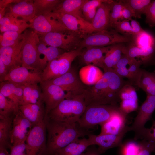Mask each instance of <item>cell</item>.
I'll use <instances>...</instances> for the list:
<instances>
[{
	"instance_id": "obj_50",
	"label": "cell",
	"mask_w": 155,
	"mask_h": 155,
	"mask_svg": "<svg viewBox=\"0 0 155 155\" xmlns=\"http://www.w3.org/2000/svg\"><path fill=\"white\" fill-rule=\"evenodd\" d=\"M20 0H0V19L4 17L5 13L6 8L10 4L18 2Z\"/></svg>"
},
{
	"instance_id": "obj_36",
	"label": "cell",
	"mask_w": 155,
	"mask_h": 155,
	"mask_svg": "<svg viewBox=\"0 0 155 155\" xmlns=\"http://www.w3.org/2000/svg\"><path fill=\"white\" fill-rule=\"evenodd\" d=\"M22 32L7 31L0 35V47L11 46L18 43L22 39Z\"/></svg>"
},
{
	"instance_id": "obj_2",
	"label": "cell",
	"mask_w": 155,
	"mask_h": 155,
	"mask_svg": "<svg viewBox=\"0 0 155 155\" xmlns=\"http://www.w3.org/2000/svg\"><path fill=\"white\" fill-rule=\"evenodd\" d=\"M46 131V155H56L59 151L91 131L81 127L77 122L70 123L45 116Z\"/></svg>"
},
{
	"instance_id": "obj_44",
	"label": "cell",
	"mask_w": 155,
	"mask_h": 155,
	"mask_svg": "<svg viewBox=\"0 0 155 155\" xmlns=\"http://www.w3.org/2000/svg\"><path fill=\"white\" fill-rule=\"evenodd\" d=\"M139 144L140 150L137 155H152L155 152V142L142 140Z\"/></svg>"
},
{
	"instance_id": "obj_40",
	"label": "cell",
	"mask_w": 155,
	"mask_h": 155,
	"mask_svg": "<svg viewBox=\"0 0 155 155\" xmlns=\"http://www.w3.org/2000/svg\"><path fill=\"white\" fill-rule=\"evenodd\" d=\"M119 96L120 101H138L135 88L133 85L128 83L124 85L121 88Z\"/></svg>"
},
{
	"instance_id": "obj_53",
	"label": "cell",
	"mask_w": 155,
	"mask_h": 155,
	"mask_svg": "<svg viewBox=\"0 0 155 155\" xmlns=\"http://www.w3.org/2000/svg\"><path fill=\"white\" fill-rule=\"evenodd\" d=\"M86 151L81 155H100L101 154L98 148H88Z\"/></svg>"
},
{
	"instance_id": "obj_49",
	"label": "cell",
	"mask_w": 155,
	"mask_h": 155,
	"mask_svg": "<svg viewBox=\"0 0 155 155\" xmlns=\"http://www.w3.org/2000/svg\"><path fill=\"white\" fill-rule=\"evenodd\" d=\"M124 3V7L121 12V18L131 21L133 17H134V15L133 11L130 7L125 3Z\"/></svg>"
},
{
	"instance_id": "obj_10",
	"label": "cell",
	"mask_w": 155,
	"mask_h": 155,
	"mask_svg": "<svg viewBox=\"0 0 155 155\" xmlns=\"http://www.w3.org/2000/svg\"><path fill=\"white\" fill-rule=\"evenodd\" d=\"M47 81L59 86L71 97L83 94L88 86L81 81L75 70L72 67L62 75Z\"/></svg>"
},
{
	"instance_id": "obj_43",
	"label": "cell",
	"mask_w": 155,
	"mask_h": 155,
	"mask_svg": "<svg viewBox=\"0 0 155 155\" xmlns=\"http://www.w3.org/2000/svg\"><path fill=\"white\" fill-rule=\"evenodd\" d=\"M129 43L128 45L125 46L123 54L132 59H135L137 57H140L142 49L131 42Z\"/></svg>"
},
{
	"instance_id": "obj_39",
	"label": "cell",
	"mask_w": 155,
	"mask_h": 155,
	"mask_svg": "<svg viewBox=\"0 0 155 155\" xmlns=\"http://www.w3.org/2000/svg\"><path fill=\"white\" fill-rule=\"evenodd\" d=\"M19 108L24 116L31 123L33 127L44 120L41 119L36 112L31 109L28 104L20 106Z\"/></svg>"
},
{
	"instance_id": "obj_41",
	"label": "cell",
	"mask_w": 155,
	"mask_h": 155,
	"mask_svg": "<svg viewBox=\"0 0 155 155\" xmlns=\"http://www.w3.org/2000/svg\"><path fill=\"white\" fill-rule=\"evenodd\" d=\"M121 147V155H137L140 150L139 143L131 141L123 145Z\"/></svg>"
},
{
	"instance_id": "obj_48",
	"label": "cell",
	"mask_w": 155,
	"mask_h": 155,
	"mask_svg": "<svg viewBox=\"0 0 155 155\" xmlns=\"http://www.w3.org/2000/svg\"><path fill=\"white\" fill-rule=\"evenodd\" d=\"M152 120V126L149 128H146L142 135L141 139L155 142V120L153 119Z\"/></svg>"
},
{
	"instance_id": "obj_31",
	"label": "cell",
	"mask_w": 155,
	"mask_h": 155,
	"mask_svg": "<svg viewBox=\"0 0 155 155\" xmlns=\"http://www.w3.org/2000/svg\"><path fill=\"white\" fill-rule=\"evenodd\" d=\"M138 87L146 95L155 96V71L150 72L143 69Z\"/></svg>"
},
{
	"instance_id": "obj_15",
	"label": "cell",
	"mask_w": 155,
	"mask_h": 155,
	"mask_svg": "<svg viewBox=\"0 0 155 155\" xmlns=\"http://www.w3.org/2000/svg\"><path fill=\"white\" fill-rule=\"evenodd\" d=\"M129 127L122 133L118 135L110 134H100L98 135L91 133L87 138L90 146L96 145L98 149L101 154L108 150L116 147H121L122 141L125 133L129 131Z\"/></svg>"
},
{
	"instance_id": "obj_33",
	"label": "cell",
	"mask_w": 155,
	"mask_h": 155,
	"mask_svg": "<svg viewBox=\"0 0 155 155\" xmlns=\"http://www.w3.org/2000/svg\"><path fill=\"white\" fill-rule=\"evenodd\" d=\"M13 118L0 119V146L10 149V134Z\"/></svg>"
},
{
	"instance_id": "obj_51",
	"label": "cell",
	"mask_w": 155,
	"mask_h": 155,
	"mask_svg": "<svg viewBox=\"0 0 155 155\" xmlns=\"http://www.w3.org/2000/svg\"><path fill=\"white\" fill-rule=\"evenodd\" d=\"M130 21L132 28L131 36L137 35L144 30L142 28L139 22L136 20L132 19Z\"/></svg>"
},
{
	"instance_id": "obj_32",
	"label": "cell",
	"mask_w": 155,
	"mask_h": 155,
	"mask_svg": "<svg viewBox=\"0 0 155 155\" xmlns=\"http://www.w3.org/2000/svg\"><path fill=\"white\" fill-rule=\"evenodd\" d=\"M62 0H34L36 16L46 15L54 10Z\"/></svg>"
},
{
	"instance_id": "obj_25",
	"label": "cell",
	"mask_w": 155,
	"mask_h": 155,
	"mask_svg": "<svg viewBox=\"0 0 155 155\" xmlns=\"http://www.w3.org/2000/svg\"><path fill=\"white\" fill-rule=\"evenodd\" d=\"M0 93L19 106L22 98L23 90L21 85L4 81L0 82Z\"/></svg>"
},
{
	"instance_id": "obj_22",
	"label": "cell",
	"mask_w": 155,
	"mask_h": 155,
	"mask_svg": "<svg viewBox=\"0 0 155 155\" xmlns=\"http://www.w3.org/2000/svg\"><path fill=\"white\" fill-rule=\"evenodd\" d=\"M9 12L15 17H21L29 22L36 16L33 0H20L9 7Z\"/></svg>"
},
{
	"instance_id": "obj_8",
	"label": "cell",
	"mask_w": 155,
	"mask_h": 155,
	"mask_svg": "<svg viewBox=\"0 0 155 155\" xmlns=\"http://www.w3.org/2000/svg\"><path fill=\"white\" fill-rule=\"evenodd\" d=\"M40 36V41L48 46L58 48L68 51L78 47L84 35L69 31L49 32Z\"/></svg>"
},
{
	"instance_id": "obj_38",
	"label": "cell",
	"mask_w": 155,
	"mask_h": 155,
	"mask_svg": "<svg viewBox=\"0 0 155 155\" xmlns=\"http://www.w3.org/2000/svg\"><path fill=\"white\" fill-rule=\"evenodd\" d=\"M123 7L122 0L113 1L112 2L110 15V27L113 28L119 20L121 19V12Z\"/></svg>"
},
{
	"instance_id": "obj_6",
	"label": "cell",
	"mask_w": 155,
	"mask_h": 155,
	"mask_svg": "<svg viewBox=\"0 0 155 155\" xmlns=\"http://www.w3.org/2000/svg\"><path fill=\"white\" fill-rule=\"evenodd\" d=\"M131 36L121 34L114 29L99 31L84 36L78 47L82 49L93 46L104 47L114 44L131 42Z\"/></svg>"
},
{
	"instance_id": "obj_24",
	"label": "cell",
	"mask_w": 155,
	"mask_h": 155,
	"mask_svg": "<svg viewBox=\"0 0 155 155\" xmlns=\"http://www.w3.org/2000/svg\"><path fill=\"white\" fill-rule=\"evenodd\" d=\"M87 0H62L53 12L69 14L80 19L84 20V19L82 14V9L84 5Z\"/></svg>"
},
{
	"instance_id": "obj_46",
	"label": "cell",
	"mask_w": 155,
	"mask_h": 155,
	"mask_svg": "<svg viewBox=\"0 0 155 155\" xmlns=\"http://www.w3.org/2000/svg\"><path fill=\"white\" fill-rule=\"evenodd\" d=\"M108 0H87L82 9V14L88 11L97 9L103 3Z\"/></svg>"
},
{
	"instance_id": "obj_47",
	"label": "cell",
	"mask_w": 155,
	"mask_h": 155,
	"mask_svg": "<svg viewBox=\"0 0 155 155\" xmlns=\"http://www.w3.org/2000/svg\"><path fill=\"white\" fill-rule=\"evenodd\" d=\"M25 142L18 143L11 145L10 155H27Z\"/></svg>"
},
{
	"instance_id": "obj_1",
	"label": "cell",
	"mask_w": 155,
	"mask_h": 155,
	"mask_svg": "<svg viewBox=\"0 0 155 155\" xmlns=\"http://www.w3.org/2000/svg\"><path fill=\"white\" fill-rule=\"evenodd\" d=\"M128 83L113 69L104 72L101 79L94 85L88 86L82 94L86 106L99 105H117L120 101L119 92Z\"/></svg>"
},
{
	"instance_id": "obj_23",
	"label": "cell",
	"mask_w": 155,
	"mask_h": 155,
	"mask_svg": "<svg viewBox=\"0 0 155 155\" xmlns=\"http://www.w3.org/2000/svg\"><path fill=\"white\" fill-rule=\"evenodd\" d=\"M30 25L22 20L15 17L10 12L5 14L0 19V30L2 33L7 31L21 32L22 33Z\"/></svg>"
},
{
	"instance_id": "obj_4",
	"label": "cell",
	"mask_w": 155,
	"mask_h": 155,
	"mask_svg": "<svg viewBox=\"0 0 155 155\" xmlns=\"http://www.w3.org/2000/svg\"><path fill=\"white\" fill-rule=\"evenodd\" d=\"M22 34L21 66L31 71L42 73V59L38 51L40 42L39 35L33 30L26 29Z\"/></svg>"
},
{
	"instance_id": "obj_35",
	"label": "cell",
	"mask_w": 155,
	"mask_h": 155,
	"mask_svg": "<svg viewBox=\"0 0 155 155\" xmlns=\"http://www.w3.org/2000/svg\"><path fill=\"white\" fill-rule=\"evenodd\" d=\"M142 64L141 61L135 59L129 65V67H127L129 74L128 81L129 84L138 87L142 72L143 69L140 68Z\"/></svg>"
},
{
	"instance_id": "obj_5",
	"label": "cell",
	"mask_w": 155,
	"mask_h": 155,
	"mask_svg": "<svg viewBox=\"0 0 155 155\" xmlns=\"http://www.w3.org/2000/svg\"><path fill=\"white\" fill-rule=\"evenodd\" d=\"M120 110L118 105H90L86 109L77 123L81 127L88 130L101 125Z\"/></svg>"
},
{
	"instance_id": "obj_45",
	"label": "cell",
	"mask_w": 155,
	"mask_h": 155,
	"mask_svg": "<svg viewBox=\"0 0 155 155\" xmlns=\"http://www.w3.org/2000/svg\"><path fill=\"white\" fill-rule=\"evenodd\" d=\"M146 22L150 27L155 26V0L151 1L146 8L144 14Z\"/></svg>"
},
{
	"instance_id": "obj_21",
	"label": "cell",
	"mask_w": 155,
	"mask_h": 155,
	"mask_svg": "<svg viewBox=\"0 0 155 155\" xmlns=\"http://www.w3.org/2000/svg\"><path fill=\"white\" fill-rule=\"evenodd\" d=\"M126 115L121 110L113 115L107 121L100 125V134L119 135L128 127L125 125Z\"/></svg>"
},
{
	"instance_id": "obj_26",
	"label": "cell",
	"mask_w": 155,
	"mask_h": 155,
	"mask_svg": "<svg viewBox=\"0 0 155 155\" xmlns=\"http://www.w3.org/2000/svg\"><path fill=\"white\" fill-rule=\"evenodd\" d=\"M103 73L98 67L93 65H86L82 67L79 73L81 81L85 85L92 86L102 78Z\"/></svg>"
},
{
	"instance_id": "obj_13",
	"label": "cell",
	"mask_w": 155,
	"mask_h": 155,
	"mask_svg": "<svg viewBox=\"0 0 155 155\" xmlns=\"http://www.w3.org/2000/svg\"><path fill=\"white\" fill-rule=\"evenodd\" d=\"M46 15L57 20L70 31L84 35L93 33L90 23L73 15L55 12H51Z\"/></svg>"
},
{
	"instance_id": "obj_37",
	"label": "cell",
	"mask_w": 155,
	"mask_h": 155,
	"mask_svg": "<svg viewBox=\"0 0 155 155\" xmlns=\"http://www.w3.org/2000/svg\"><path fill=\"white\" fill-rule=\"evenodd\" d=\"M123 1L132 9L134 17L141 18L142 14H144L146 8L151 1L150 0H126Z\"/></svg>"
},
{
	"instance_id": "obj_12",
	"label": "cell",
	"mask_w": 155,
	"mask_h": 155,
	"mask_svg": "<svg viewBox=\"0 0 155 155\" xmlns=\"http://www.w3.org/2000/svg\"><path fill=\"white\" fill-rule=\"evenodd\" d=\"M39 84L45 106V116L63 100L71 97L60 87L48 81H42Z\"/></svg>"
},
{
	"instance_id": "obj_9",
	"label": "cell",
	"mask_w": 155,
	"mask_h": 155,
	"mask_svg": "<svg viewBox=\"0 0 155 155\" xmlns=\"http://www.w3.org/2000/svg\"><path fill=\"white\" fill-rule=\"evenodd\" d=\"M46 131L44 121L32 127L26 138L27 155H46Z\"/></svg>"
},
{
	"instance_id": "obj_7",
	"label": "cell",
	"mask_w": 155,
	"mask_h": 155,
	"mask_svg": "<svg viewBox=\"0 0 155 155\" xmlns=\"http://www.w3.org/2000/svg\"><path fill=\"white\" fill-rule=\"evenodd\" d=\"M82 51V49L78 47L66 51L49 63L41 73L42 81L51 80L67 72L71 67L73 61L80 55Z\"/></svg>"
},
{
	"instance_id": "obj_20",
	"label": "cell",
	"mask_w": 155,
	"mask_h": 155,
	"mask_svg": "<svg viewBox=\"0 0 155 155\" xmlns=\"http://www.w3.org/2000/svg\"><path fill=\"white\" fill-rule=\"evenodd\" d=\"M109 46L85 48L80 56L82 61L86 65H93L103 69L104 58Z\"/></svg>"
},
{
	"instance_id": "obj_11",
	"label": "cell",
	"mask_w": 155,
	"mask_h": 155,
	"mask_svg": "<svg viewBox=\"0 0 155 155\" xmlns=\"http://www.w3.org/2000/svg\"><path fill=\"white\" fill-rule=\"evenodd\" d=\"M144 102L140 107L137 114L131 126L129 127V131L134 132V140L141 139L146 128L145 125L150 120L155 110V96L146 95Z\"/></svg>"
},
{
	"instance_id": "obj_16",
	"label": "cell",
	"mask_w": 155,
	"mask_h": 155,
	"mask_svg": "<svg viewBox=\"0 0 155 155\" xmlns=\"http://www.w3.org/2000/svg\"><path fill=\"white\" fill-rule=\"evenodd\" d=\"M29 70L21 66L15 67L9 71L3 81H7L18 85L40 83L42 82L41 73Z\"/></svg>"
},
{
	"instance_id": "obj_14",
	"label": "cell",
	"mask_w": 155,
	"mask_h": 155,
	"mask_svg": "<svg viewBox=\"0 0 155 155\" xmlns=\"http://www.w3.org/2000/svg\"><path fill=\"white\" fill-rule=\"evenodd\" d=\"M29 24L30 27L40 35L49 32L70 31L57 20L46 15L36 16Z\"/></svg>"
},
{
	"instance_id": "obj_34",
	"label": "cell",
	"mask_w": 155,
	"mask_h": 155,
	"mask_svg": "<svg viewBox=\"0 0 155 155\" xmlns=\"http://www.w3.org/2000/svg\"><path fill=\"white\" fill-rule=\"evenodd\" d=\"M131 36V42L142 49L155 46V37L148 31L144 30L138 34Z\"/></svg>"
},
{
	"instance_id": "obj_30",
	"label": "cell",
	"mask_w": 155,
	"mask_h": 155,
	"mask_svg": "<svg viewBox=\"0 0 155 155\" xmlns=\"http://www.w3.org/2000/svg\"><path fill=\"white\" fill-rule=\"evenodd\" d=\"M19 111V106L0 93V119H13Z\"/></svg>"
},
{
	"instance_id": "obj_54",
	"label": "cell",
	"mask_w": 155,
	"mask_h": 155,
	"mask_svg": "<svg viewBox=\"0 0 155 155\" xmlns=\"http://www.w3.org/2000/svg\"><path fill=\"white\" fill-rule=\"evenodd\" d=\"M0 155H10L5 147L0 146Z\"/></svg>"
},
{
	"instance_id": "obj_52",
	"label": "cell",
	"mask_w": 155,
	"mask_h": 155,
	"mask_svg": "<svg viewBox=\"0 0 155 155\" xmlns=\"http://www.w3.org/2000/svg\"><path fill=\"white\" fill-rule=\"evenodd\" d=\"M8 73L6 67L1 59H0V82L3 81L5 78Z\"/></svg>"
},
{
	"instance_id": "obj_17",
	"label": "cell",
	"mask_w": 155,
	"mask_h": 155,
	"mask_svg": "<svg viewBox=\"0 0 155 155\" xmlns=\"http://www.w3.org/2000/svg\"><path fill=\"white\" fill-rule=\"evenodd\" d=\"M32 127L31 123L19 111L13 120L10 134L11 145L25 142Z\"/></svg>"
},
{
	"instance_id": "obj_18",
	"label": "cell",
	"mask_w": 155,
	"mask_h": 155,
	"mask_svg": "<svg viewBox=\"0 0 155 155\" xmlns=\"http://www.w3.org/2000/svg\"><path fill=\"white\" fill-rule=\"evenodd\" d=\"M23 42L22 38L16 45L0 47V59L5 65L8 73L15 67L22 65L21 51Z\"/></svg>"
},
{
	"instance_id": "obj_27",
	"label": "cell",
	"mask_w": 155,
	"mask_h": 155,
	"mask_svg": "<svg viewBox=\"0 0 155 155\" xmlns=\"http://www.w3.org/2000/svg\"><path fill=\"white\" fill-rule=\"evenodd\" d=\"M90 146L88 139L79 138L60 150L56 155H81Z\"/></svg>"
},
{
	"instance_id": "obj_29",
	"label": "cell",
	"mask_w": 155,
	"mask_h": 155,
	"mask_svg": "<svg viewBox=\"0 0 155 155\" xmlns=\"http://www.w3.org/2000/svg\"><path fill=\"white\" fill-rule=\"evenodd\" d=\"M123 43H118L109 46L104 61V65L106 68L113 69L115 67L123 54V50L125 46Z\"/></svg>"
},
{
	"instance_id": "obj_19",
	"label": "cell",
	"mask_w": 155,
	"mask_h": 155,
	"mask_svg": "<svg viewBox=\"0 0 155 155\" xmlns=\"http://www.w3.org/2000/svg\"><path fill=\"white\" fill-rule=\"evenodd\" d=\"M113 0H108L98 7L95 17L91 23L92 32L108 30L110 15Z\"/></svg>"
},
{
	"instance_id": "obj_3",
	"label": "cell",
	"mask_w": 155,
	"mask_h": 155,
	"mask_svg": "<svg viewBox=\"0 0 155 155\" xmlns=\"http://www.w3.org/2000/svg\"><path fill=\"white\" fill-rule=\"evenodd\" d=\"M86 107L82 94L64 99L50 111L46 116L57 121L76 123L84 112Z\"/></svg>"
},
{
	"instance_id": "obj_28",
	"label": "cell",
	"mask_w": 155,
	"mask_h": 155,
	"mask_svg": "<svg viewBox=\"0 0 155 155\" xmlns=\"http://www.w3.org/2000/svg\"><path fill=\"white\" fill-rule=\"evenodd\" d=\"M47 46L40 41L38 46V51L39 55L40 56L41 55L43 54L44 56L42 59L43 70L49 63L57 58L66 51L60 48Z\"/></svg>"
},
{
	"instance_id": "obj_42",
	"label": "cell",
	"mask_w": 155,
	"mask_h": 155,
	"mask_svg": "<svg viewBox=\"0 0 155 155\" xmlns=\"http://www.w3.org/2000/svg\"><path fill=\"white\" fill-rule=\"evenodd\" d=\"M129 21L125 19L119 20L115 24L113 28L122 34L131 36L132 28Z\"/></svg>"
}]
</instances>
